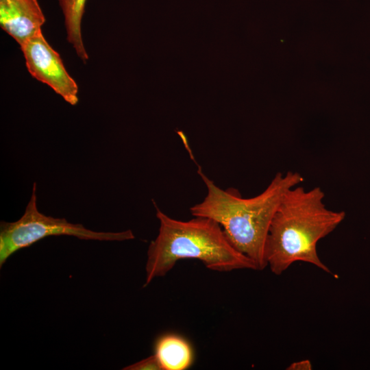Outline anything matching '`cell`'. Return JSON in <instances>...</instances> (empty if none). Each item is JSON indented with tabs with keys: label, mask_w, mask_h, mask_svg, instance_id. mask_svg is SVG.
Masks as SVG:
<instances>
[{
	"label": "cell",
	"mask_w": 370,
	"mask_h": 370,
	"mask_svg": "<svg viewBox=\"0 0 370 370\" xmlns=\"http://www.w3.org/2000/svg\"><path fill=\"white\" fill-rule=\"evenodd\" d=\"M5 1V0H0V1Z\"/></svg>",
	"instance_id": "11"
},
{
	"label": "cell",
	"mask_w": 370,
	"mask_h": 370,
	"mask_svg": "<svg viewBox=\"0 0 370 370\" xmlns=\"http://www.w3.org/2000/svg\"><path fill=\"white\" fill-rule=\"evenodd\" d=\"M300 185V184H299ZM297 185L285 193L272 219L265 244L267 265L280 275L297 262L329 268L320 260L317 243L344 220V211L328 209L318 186L306 190Z\"/></svg>",
	"instance_id": "2"
},
{
	"label": "cell",
	"mask_w": 370,
	"mask_h": 370,
	"mask_svg": "<svg viewBox=\"0 0 370 370\" xmlns=\"http://www.w3.org/2000/svg\"><path fill=\"white\" fill-rule=\"evenodd\" d=\"M20 47L31 75L50 86L69 104L76 105L77 85L66 71L59 53L44 38L42 31Z\"/></svg>",
	"instance_id": "5"
},
{
	"label": "cell",
	"mask_w": 370,
	"mask_h": 370,
	"mask_svg": "<svg viewBox=\"0 0 370 370\" xmlns=\"http://www.w3.org/2000/svg\"><path fill=\"white\" fill-rule=\"evenodd\" d=\"M62 10L67 32V40L77 56L84 62L88 58L82 37L81 24L86 0H58Z\"/></svg>",
	"instance_id": "8"
},
{
	"label": "cell",
	"mask_w": 370,
	"mask_h": 370,
	"mask_svg": "<svg viewBox=\"0 0 370 370\" xmlns=\"http://www.w3.org/2000/svg\"><path fill=\"white\" fill-rule=\"evenodd\" d=\"M312 369V362L308 359L294 362L286 368L288 370H311Z\"/></svg>",
	"instance_id": "10"
},
{
	"label": "cell",
	"mask_w": 370,
	"mask_h": 370,
	"mask_svg": "<svg viewBox=\"0 0 370 370\" xmlns=\"http://www.w3.org/2000/svg\"><path fill=\"white\" fill-rule=\"evenodd\" d=\"M124 370H162L155 354L123 368Z\"/></svg>",
	"instance_id": "9"
},
{
	"label": "cell",
	"mask_w": 370,
	"mask_h": 370,
	"mask_svg": "<svg viewBox=\"0 0 370 370\" xmlns=\"http://www.w3.org/2000/svg\"><path fill=\"white\" fill-rule=\"evenodd\" d=\"M45 21L37 0L0 1V25L20 47L41 31Z\"/></svg>",
	"instance_id": "6"
},
{
	"label": "cell",
	"mask_w": 370,
	"mask_h": 370,
	"mask_svg": "<svg viewBox=\"0 0 370 370\" xmlns=\"http://www.w3.org/2000/svg\"><path fill=\"white\" fill-rule=\"evenodd\" d=\"M36 183L23 216L14 222L0 225V267L17 251L51 236H71L83 240L123 241L135 238L131 230L119 232H95L64 218H54L40 212L37 207Z\"/></svg>",
	"instance_id": "4"
},
{
	"label": "cell",
	"mask_w": 370,
	"mask_h": 370,
	"mask_svg": "<svg viewBox=\"0 0 370 370\" xmlns=\"http://www.w3.org/2000/svg\"><path fill=\"white\" fill-rule=\"evenodd\" d=\"M197 173L208 191L201 202L190 208L191 214L217 222L232 246L250 258L257 270H263L267 267L265 244L273 216L287 190L304 181L302 175L278 173L263 192L243 198L236 190L220 188L199 166Z\"/></svg>",
	"instance_id": "1"
},
{
	"label": "cell",
	"mask_w": 370,
	"mask_h": 370,
	"mask_svg": "<svg viewBox=\"0 0 370 370\" xmlns=\"http://www.w3.org/2000/svg\"><path fill=\"white\" fill-rule=\"evenodd\" d=\"M162 370H185L192 364L193 350L189 343L176 334H166L155 344V354Z\"/></svg>",
	"instance_id": "7"
},
{
	"label": "cell",
	"mask_w": 370,
	"mask_h": 370,
	"mask_svg": "<svg viewBox=\"0 0 370 370\" xmlns=\"http://www.w3.org/2000/svg\"><path fill=\"white\" fill-rule=\"evenodd\" d=\"M154 205L160 227L147 250L145 286L164 276L182 259H197L207 269L219 272L257 270L250 258L232 246L214 220L204 217L177 220Z\"/></svg>",
	"instance_id": "3"
}]
</instances>
